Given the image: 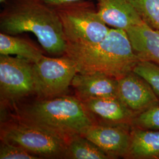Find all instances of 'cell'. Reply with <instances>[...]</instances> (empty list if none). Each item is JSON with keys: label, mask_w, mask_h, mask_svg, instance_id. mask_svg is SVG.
Returning a JSON list of instances; mask_svg holds the SVG:
<instances>
[{"label": "cell", "mask_w": 159, "mask_h": 159, "mask_svg": "<svg viewBox=\"0 0 159 159\" xmlns=\"http://www.w3.org/2000/svg\"><path fill=\"white\" fill-rule=\"evenodd\" d=\"M1 33L35 35L48 54L64 55L67 43L55 9L41 0H7L0 13Z\"/></svg>", "instance_id": "6da1fadb"}, {"label": "cell", "mask_w": 159, "mask_h": 159, "mask_svg": "<svg viewBox=\"0 0 159 159\" xmlns=\"http://www.w3.org/2000/svg\"><path fill=\"white\" fill-rule=\"evenodd\" d=\"M64 54L73 60L78 73L105 74L116 79L132 72L140 61L126 31L121 29H110L96 44H67Z\"/></svg>", "instance_id": "7a4b0ae2"}, {"label": "cell", "mask_w": 159, "mask_h": 159, "mask_svg": "<svg viewBox=\"0 0 159 159\" xmlns=\"http://www.w3.org/2000/svg\"><path fill=\"white\" fill-rule=\"evenodd\" d=\"M20 119L57 133L69 140L83 136L95 124L79 98L56 97L42 99L24 108Z\"/></svg>", "instance_id": "3957f363"}, {"label": "cell", "mask_w": 159, "mask_h": 159, "mask_svg": "<svg viewBox=\"0 0 159 159\" xmlns=\"http://www.w3.org/2000/svg\"><path fill=\"white\" fill-rule=\"evenodd\" d=\"M67 44L93 45L102 41L110 29L99 17L93 0H84L55 9Z\"/></svg>", "instance_id": "277c9868"}, {"label": "cell", "mask_w": 159, "mask_h": 159, "mask_svg": "<svg viewBox=\"0 0 159 159\" xmlns=\"http://www.w3.org/2000/svg\"><path fill=\"white\" fill-rule=\"evenodd\" d=\"M1 139L24 148L40 159H65L68 142L57 133L20 119L1 127Z\"/></svg>", "instance_id": "5b68a950"}, {"label": "cell", "mask_w": 159, "mask_h": 159, "mask_svg": "<svg viewBox=\"0 0 159 159\" xmlns=\"http://www.w3.org/2000/svg\"><path fill=\"white\" fill-rule=\"evenodd\" d=\"M33 72L35 94L47 99L66 93L78 71L73 60L64 54L57 58L44 56L33 64Z\"/></svg>", "instance_id": "8992f818"}, {"label": "cell", "mask_w": 159, "mask_h": 159, "mask_svg": "<svg viewBox=\"0 0 159 159\" xmlns=\"http://www.w3.org/2000/svg\"><path fill=\"white\" fill-rule=\"evenodd\" d=\"M0 91L1 98L10 101L35 93L33 63L0 55Z\"/></svg>", "instance_id": "52a82bcc"}, {"label": "cell", "mask_w": 159, "mask_h": 159, "mask_svg": "<svg viewBox=\"0 0 159 159\" xmlns=\"http://www.w3.org/2000/svg\"><path fill=\"white\" fill-rule=\"evenodd\" d=\"M118 80V98L133 111H141L159 104L158 97L146 81L133 71Z\"/></svg>", "instance_id": "ba28073f"}, {"label": "cell", "mask_w": 159, "mask_h": 159, "mask_svg": "<svg viewBox=\"0 0 159 159\" xmlns=\"http://www.w3.org/2000/svg\"><path fill=\"white\" fill-rule=\"evenodd\" d=\"M110 157L128 155L131 134L124 129L94 124L83 135Z\"/></svg>", "instance_id": "9c48e42d"}, {"label": "cell", "mask_w": 159, "mask_h": 159, "mask_svg": "<svg viewBox=\"0 0 159 159\" xmlns=\"http://www.w3.org/2000/svg\"><path fill=\"white\" fill-rule=\"evenodd\" d=\"M71 85L81 102L96 98H118V80L105 74L77 73Z\"/></svg>", "instance_id": "30bf717a"}, {"label": "cell", "mask_w": 159, "mask_h": 159, "mask_svg": "<svg viewBox=\"0 0 159 159\" xmlns=\"http://www.w3.org/2000/svg\"><path fill=\"white\" fill-rule=\"evenodd\" d=\"M96 1L99 17L107 25L126 31L144 21L134 8L127 0Z\"/></svg>", "instance_id": "8fae6325"}, {"label": "cell", "mask_w": 159, "mask_h": 159, "mask_svg": "<svg viewBox=\"0 0 159 159\" xmlns=\"http://www.w3.org/2000/svg\"><path fill=\"white\" fill-rule=\"evenodd\" d=\"M125 31L134 51L140 60L159 64V31L143 21Z\"/></svg>", "instance_id": "7c38bea8"}, {"label": "cell", "mask_w": 159, "mask_h": 159, "mask_svg": "<svg viewBox=\"0 0 159 159\" xmlns=\"http://www.w3.org/2000/svg\"><path fill=\"white\" fill-rule=\"evenodd\" d=\"M91 115L116 123H125L133 119V111L119 98H96L82 102Z\"/></svg>", "instance_id": "4fadbf2b"}, {"label": "cell", "mask_w": 159, "mask_h": 159, "mask_svg": "<svg viewBox=\"0 0 159 159\" xmlns=\"http://www.w3.org/2000/svg\"><path fill=\"white\" fill-rule=\"evenodd\" d=\"M0 55L16 56L33 64L44 56L41 50L29 40L2 33H0Z\"/></svg>", "instance_id": "5bb4252c"}, {"label": "cell", "mask_w": 159, "mask_h": 159, "mask_svg": "<svg viewBox=\"0 0 159 159\" xmlns=\"http://www.w3.org/2000/svg\"><path fill=\"white\" fill-rule=\"evenodd\" d=\"M128 155L137 159L159 157V131L137 129L131 134Z\"/></svg>", "instance_id": "9a60e30c"}, {"label": "cell", "mask_w": 159, "mask_h": 159, "mask_svg": "<svg viewBox=\"0 0 159 159\" xmlns=\"http://www.w3.org/2000/svg\"><path fill=\"white\" fill-rule=\"evenodd\" d=\"M110 157L94 143L83 136H75L68 140L65 159H107Z\"/></svg>", "instance_id": "2e32d148"}, {"label": "cell", "mask_w": 159, "mask_h": 159, "mask_svg": "<svg viewBox=\"0 0 159 159\" xmlns=\"http://www.w3.org/2000/svg\"><path fill=\"white\" fill-rule=\"evenodd\" d=\"M134 8L143 20L159 31V0H127Z\"/></svg>", "instance_id": "e0dca14e"}, {"label": "cell", "mask_w": 159, "mask_h": 159, "mask_svg": "<svg viewBox=\"0 0 159 159\" xmlns=\"http://www.w3.org/2000/svg\"><path fill=\"white\" fill-rule=\"evenodd\" d=\"M133 72L146 81L159 97V66L157 64L140 60L133 68Z\"/></svg>", "instance_id": "ac0fdd59"}, {"label": "cell", "mask_w": 159, "mask_h": 159, "mask_svg": "<svg viewBox=\"0 0 159 159\" xmlns=\"http://www.w3.org/2000/svg\"><path fill=\"white\" fill-rule=\"evenodd\" d=\"M39 157L31 153L24 148L1 140L0 159H37Z\"/></svg>", "instance_id": "d6986e66"}, {"label": "cell", "mask_w": 159, "mask_h": 159, "mask_svg": "<svg viewBox=\"0 0 159 159\" xmlns=\"http://www.w3.org/2000/svg\"><path fill=\"white\" fill-rule=\"evenodd\" d=\"M134 121L142 129L159 130V106H155L141 112Z\"/></svg>", "instance_id": "ffe728a7"}, {"label": "cell", "mask_w": 159, "mask_h": 159, "mask_svg": "<svg viewBox=\"0 0 159 159\" xmlns=\"http://www.w3.org/2000/svg\"><path fill=\"white\" fill-rule=\"evenodd\" d=\"M47 6L50 7L54 9H56L58 7L66 6L72 3L80 2L84 0H41Z\"/></svg>", "instance_id": "44dd1931"}, {"label": "cell", "mask_w": 159, "mask_h": 159, "mask_svg": "<svg viewBox=\"0 0 159 159\" xmlns=\"http://www.w3.org/2000/svg\"><path fill=\"white\" fill-rule=\"evenodd\" d=\"M7 2V0H0V3L1 4H6Z\"/></svg>", "instance_id": "7402d4cb"}]
</instances>
